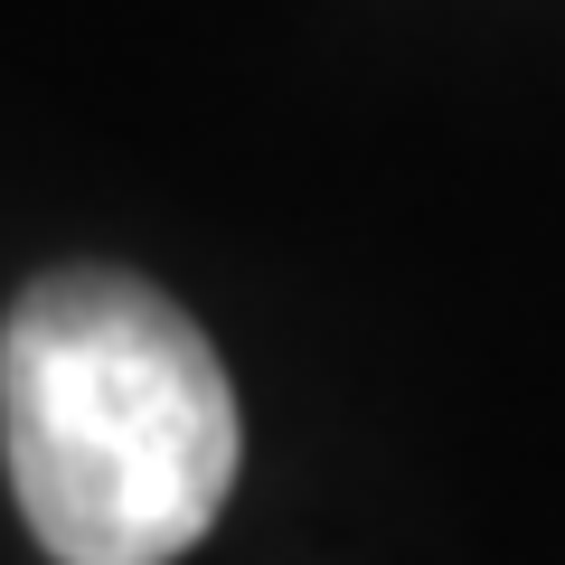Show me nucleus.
<instances>
[{
    "instance_id": "1",
    "label": "nucleus",
    "mask_w": 565,
    "mask_h": 565,
    "mask_svg": "<svg viewBox=\"0 0 565 565\" xmlns=\"http://www.w3.org/2000/svg\"><path fill=\"white\" fill-rule=\"evenodd\" d=\"M0 452L57 565H180L236 490L245 424L170 292L66 264L0 321Z\"/></svg>"
}]
</instances>
